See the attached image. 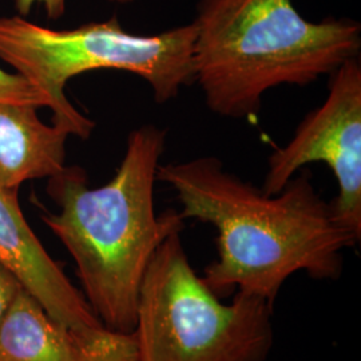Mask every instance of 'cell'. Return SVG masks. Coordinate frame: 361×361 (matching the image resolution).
Here are the masks:
<instances>
[{"instance_id":"1","label":"cell","mask_w":361,"mask_h":361,"mask_svg":"<svg viewBox=\"0 0 361 361\" xmlns=\"http://www.w3.org/2000/svg\"><path fill=\"white\" fill-rule=\"evenodd\" d=\"M304 170L277 194L225 171L216 157L159 165L157 180L177 193L180 216L213 225L217 258L204 281L219 296L237 289L271 307L286 280L305 271L336 280L343 252L359 244L336 219Z\"/></svg>"},{"instance_id":"2","label":"cell","mask_w":361,"mask_h":361,"mask_svg":"<svg viewBox=\"0 0 361 361\" xmlns=\"http://www.w3.org/2000/svg\"><path fill=\"white\" fill-rule=\"evenodd\" d=\"M166 133L145 125L129 134L126 153L107 183L87 185L80 168H67L49 182L58 213L43 222L77 267L82 295L106 328L133 332L140 289L157 249L185 228L177 210L157 216L154 183Z\"/></svg>"},{"instance_id":"3","label":"cell","mask_w":361,"mask_h":361,"mask_svg":"<svg viewBox=\"0 0 361 361\" xmlns=\"http://www.w3.org/2000/svg\"><path fill=\"white\" fill-rule=\"evenodd\" d=\"M193 26L194 82L234 119L257 116L267 91L310 85L360 54V23L310 22L293 0H198Z\"/></svg>"},{"instance_id":"4","label":"cell","mask_w":361,"mask_h":361,"mask_svg":"<svg viewBox=\"0 0 361 361\" xmlns=\"http://www.w3.org/2000/svg\"><path fill=\"white\" fill-rule=\"evenodd\" d=\"M193 23L157 35L130 34L116 18L73 30H52L26 18H0V59L46 98L52 123L82 140L95 122L66 97L71 78L94 70H121L142 78L157 104H166L194 82Z\"/></svg>"},{"instance_id":"5","label":"cell","mask_w":361,"mask_h":361,"mask_svg":"<svg viewBox=\"0 0 361 361\" xmlns=\"http://www.w3.org/2000/svg\"><path fill=\"white\" fill-rule=\"evenodd\" d=\"M271 310L245 292L221 302L174 233L157 249L140 289L138 361H265L274 341Z\"/></svg>"},{"instance_id":"6","label":"cell","mask_w":361,"mask_h":361,"mask_svg":"<svg viewBox=\"0 0 361 361\" xmlns=\"http://www.w3.org/2000/svg\"><path fill=\"white\" fill-rule=\"evenodd\" d=\"M324 162L335 174L338 194L331 202L336 219L360 243L361 238V65L349 59L331 74L329 92L310 111L293 138L269 157L261 188L280 193L298 170Z\"/></svg>"},{"instance_id":"7","label":"cell","mask_w":361,"mask_h":361,"mask_svg":"<svg viewBox=\"0 0 361 361\" xmlns=\"http://www.w3.org/2000/svg\"><path fill=\"white\" fill-rule=\"evenodd\" d=\"M0 361H138L134 332L56 322L26 289L0 323Z\"/></svg>"},{"instance_id":"8","label":"cell","mask_w":361,"mask_h":361,"mask_svg":"<svg viewBox=\"0 0 361 361\" xmlns=\"http://www.w3.org/2000/svg\"><path fill=\"white\" fill-rule=\"evenodd\" d=\"M0 265L13 273L46 312L67 326L104 325L30 228L18 192L0 186Z\"/></svg>"},{"instance_id":"9","label":"cell","mask_w":361,"mask_h":361,"mask_svg":"<svg viewBox=\"0 0 361 361\" xmlns=\"http://www.w3.org/2000/svg\"><path fill=\"white\" fill-rule=\"evenodd\" d=\"M38 107L0 104V186L19 192L27 180L51 178L66 168L67 130L46 125Z\"/></svg>"},{"instance_id":"10","label":"cell","mask_w":361,"mask_h":361,"mask_svg":"<svg viewBox=\"0 0 361 361\" xmlns=\"http://www.w3.org/2000/svg\"><path fill=\"white\" fill-rule=\"evenodd\" d=\"M3 104L47 107L46 98L25 78L0 68V104Z\"/></svg>"},{"instance_id":"11","label":"cell","mask_w":361,"mask_h":361,"mask_svg":"<svg viewBox=\"0 0 361 361\" xmlns=\"http://www.w3.org/2000/svg\"><path fill=\"white\" fill-rule=\"evenodd\" d=\"M22 289V284L11 271L0 265V323L3 322L7 310H10L13 298Z\"/></svg>"},{"instance_id":"12","label":"cell","mask_w":361,"mask_h":361,"mask_svg":"<svg viewBox=\"0 0 361 361\" xmlns=\"http://www.w3.org/2000/svg\"><path fill=\"white\" fill-rule=\"evenodd\" d=\"M37 4L43 6L50 19H59L66 13V0H15L18 13L23 18H26Z\"/></svg>"},{"instance_id":"13","label":"cell","mask_w":361,"mask_h":361,"mask_svg":"<svg viewBox=\"0 0 361 361\" xmlns=\"http://www.w3.org/2000/svg\"><path fill=\"white\" fill-rule=\"evenodd\" d=\"M111 3H116V4H129V3H134L137 0H109Z\"/></svg>"}]
</instances>
